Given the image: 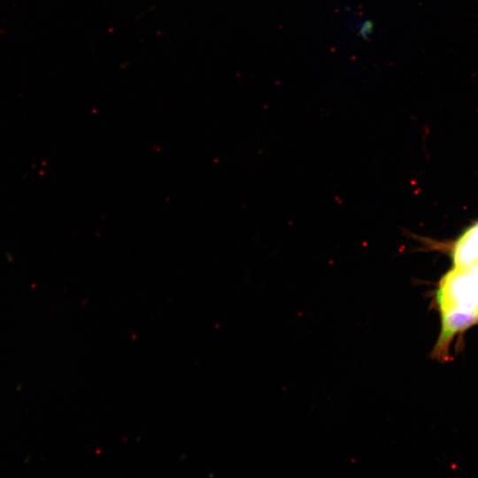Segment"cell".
I'll return each mask as SVG.
<instances>
[{"instance_id":"3957f363","label":"cell","mask_w":478,"mask_h":478,"mask_svg":"<svg viewBox=\"0 0 478 478\" xmlns=\"http://www.w3.org/2000/svg\"><path fill=\"white\" fill-rule=\"evenodd\" d=\"M478 264V263H477Z\"/></svg>"},{"instance_id":"7a4b0ae2","label":"cell","mask_w":478,"mask_h":478,"mask_svg":"<svg viewBox=\"0 0 478 478\" xmlns=\"http://www.w3.org/2000/svg\"><path fill=\"white\" fill-rule=\"evenodd\" d=\"M454 266H468L478 263V221L466 229L452 249Z\"/></svg>"},{"instance_id":"6da1fadb","label":"cell","mask_w":478,"mask_h":478,"mask_svg":"<svg viewBox=\"0 0 478 478\" xmlns=\"http://www.w3.org/2000/svg\"><path fill=\"white\" fill-rule=\"evenodd\" d=\"M434 303L441 325L430 356L445 362L453 340L478 324V264L448 271L438 282Z\"/></svg>"}]
</instances>
